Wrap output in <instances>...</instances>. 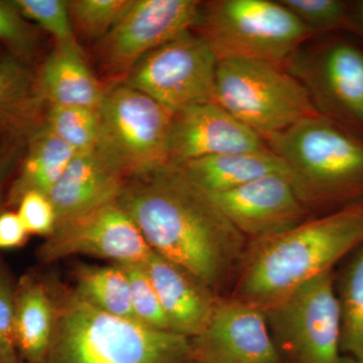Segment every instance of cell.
Segmentation results:
<instances>
[{"mask_svg": "<svg viewBox=\"0 0 363 363\" xmlns=\"http://www.w3.org/2000/svg\"><path fill=\"white\" fill-rule=\"evenodd\" d=\"M149 247L211 289L245 250V236L173 164L130 177L117 198Z\"/></svg>", "mask_w": 363, "mask_h": 363, "instance_id": "cell-1", "label": "cell"}, {"mask_svg": "<svg viewBox=\"0 0 363 363\" xmlns=\"http://www.w3.org/2000/svg\"><path fill=\"white\" fill-rule=\"evenodd\" d=\"M363 243V200L252 240L240 262L234 297L264 310L298 286L333 271Z\"/></svg>", "mask_w": 363, "mask_h": 363, "instance_id": "cell-2", "label": "cell"}, {"mask_svg": "<svg viewBox=\"0 0 363 363\" xmlns=\"http://www.w3.org/2000/svg\"><path fill=\"white\" fill-rule=\"evenodd\" d=\"M54 328L43 363H195L190 338L107 314L51 281Z\"/></svg>", "mask_w": 363, "mask_h": 363, "instance_id": "cell-3", "label": "cell"}, {"mask_svg": "<svg viewBox=\"0 0 363 363\" xmlns=\"http://www.w3.org/2000/svg\"><path fill=\"white\" fill-rule=\"evenodd\" d=\"M308 209L329 212L363 200V138L321 114L264 138Z\"/></svg>", "mask_w": 363, "mask_h": 363, "instance_id": "cell-4", "label": "cell"}, {"mask_svg": "<svg viewBox=\"0 0 363 363\" xmlns=\"http://www.w3.org/2000/svg\"><path fill=\"white\" fill-rule=\"evenodd\" d=\"M196 28L218 61L253 60L281 67L313 35L281 2L271 0L207 2Z\"/></svg>", "mask_w": 363, "mask_h": 363, "instance_id": "cell-5", "label": "cell"}, {"mask_svg": "<svg viewBox=\"0 0 363 363\" xmlns=\"http://www.w3.org/2000/svg\"><path fill=\"white\" fill-rule=\"evenodd\" d=\"M216 104L264 140L319 114L292 74L276 64L253 60L218 61Z\"/></svg>", "mask_w": 363, "mask_h": 363, "instance_id": "cell-6", "label": "cell"}, {"mask_svg": "<svg viewBox=\"0 0 363 363\" xmlns=\"http://www.w3.org/2000/svg\"><path fill=\"white\" fill-rule=\"evenodd\" d=\"M262 311L283 362H340L341 317L334 269L310 279Z\"/></svg>", "mask_w": 363, "mask_h": 363, "instance_id": "cell-7", "label": "cell"}, {"mask_svg": "<svg viewBox=\"0 0 363 363\" xmlns=\"http://www.w3.org/2000/svg\"><path fill=\"white\" fill-rule=\"evenodd\" d=\"M97 147L126 178L169 164L173 113L130 86L105 91Z\"/></svg>", "mask_w": 363, "mask_h": 363, "instance_id": "cell-8", "label": "cell"}, {"mask_svg": "<svg viewBox=\"0 0 363 363\" xmlns=\"http://www.w3.org/2000/svg\"><path fill=\"white\" fill-rule=\"evenodd\" d=\"M322 116L363 138V48L331 35L286 61Z\"/></svg>", "mask_w": 363, "mask_h": 363, "instance_id": "cell-9", "label": "cell"}, {"mask_svg": "<svg viewBox=\"0 0 363 363\" xmlns=\"http://www.w3.org/2000/svg\"><path fill=\"white\" fill-rule=\"evenodd\" d=\"M217 65L206 40L189 30L145 56L123 83L174 114L216 102Z\"/></svg>", "mask_w": 363, "mask_h": 363, "instance_id": "cell-10", "label": "cell"}, {"mask_svg": "<svg viewBox=\"0 0 363 363\" xmlns=\"http://www.w3.org/2000/svg\"><path fill=\"white\" fill-rule=\"evenodd\" d=\"M196 0H135L128 13L97 43L104 70L126 76L145 56L199 23Z\"/></svg>", "mask_w": 363, "mask_h": 363, "instance_id": "cell-11", "label": "cell"}, {"mask_svg": "<svg viewBox=\"0 0 363 363\" xmlns=\"http://www.w3.org/2000/svg\"><path fill=\"white\" fill-rule=\"evenodd\" d=\"M152 252L116 200L82 216L59 221L40 247L39 255L48 264L73 255H87L124 264H143Z\"/></svg>", "mask_w": 363, "mask_h": 363, "instance_id": "cell-12", "label": "cell"}, {"mask_svg": "<svg viewBox=\"0 0 363 363\" xmlns=\"http://www.w3.org/2000/svg\"><path fill=\"white\" fill-rule=\"evenodd\" d=\"M190 340L195 363H284L264 311L238 297L219 298L204 330Z\"/></svg>", "mask_w": 363, "mask_h": 363, "instance_id": "cell-13", "label": "cell"}, {"mask_svg": "<svg viewBox=\"0 0 363 363\" xmlns=\"http://www.w3.org/2000/svg\"><path fill=\"white\" fill-rule=\"evenodd\" d=\"M208 196L252 240L286 233L307 217L308 208L285 174H269L233 190Z\"/></svg>", "mask_w": 363, "mask_h": 363, "instance_id": "cell-14", "label": "cell"}, {"mask_svg": "<svg viewBox=\"0 0 363 363\" xmlns=\"http://www.w3.org/2000/svg\"><path fill=\"white\" fill-rule=\"evenodd\" d=\"M264 138L216 102L195 105L172 117L169 164L267 149Z\"/></svg>", "mask_w": 363, "mask_h": 363, "instance_id": "cell-15", "label": "cell"}, {"mask_svg": "<svg viewBox=\"0 0 363 363\" xmlns=\"http://www.w3.org/2000/svg\"><path fill=\"white\" fill-rule=\"evenodd\" d=\"M142 266L156 290L169 331L190 339L199 335L219 298L213 289L154 250Z\"/></svg>", "mask_w": 363, "mask_h": 363, "instance_id": "cell-16", "label": "cell"}, {"mask_svg": "<svg viewBox=\"0 0 363 363\" xmlns=\"http://www.w3.org/2000/svg\"><path fill=\"white\" fill-rule=\"evenodd\" d=\"M126 180L96 147L75 155L48 197L58 222L68 220L116 201Z\"/></svg>", "mask_w": 363, "mask_h": 363, "instance_id": "cell-17", "label": "cell"}, {"mask_svg": "<svg viewBox=\"0 0 363 363\" xmlns=\"http://www.w3.org/2000/svg\"><path fill=\"white\" fill-rule=\"evenodd\" d=\"M40 89L51 105L98 109L105 89L88 66L77 40L57 43L45 61Z\"/></svg>", "mask_w": 363, "mask_h": 363, "instance_id": "cell-18", "label": "cell"}, {"mask_svg": "<svg viewBox=\"0 0 363 363\" xmlns=\"http://www.w3.org/2000/svg\"><path fill=\"white\" fill-rule=\"evenodd\" d=\"M176 167L207 195L233 190L269 174L286 175L283 162L269 147L201 157Z\"/></svg>", "mask_w": 363, "mask_h": 363, "instance_id": "cell-19", "label": "cell"}, {"mask_svg": "<svg viewBox=\"0 0 363 363\" xmlns=\"http://www.w3.org/2000/svg\"><path fill=\"white\" fill-rule=\"evenodd\" d=\"M54 305L48 284L33 278L21 281L16 293V343L28 363H43L51 343Z\"/></svg>", "mask_w": 363, "mask_h": 363, "instance_id": "cell-20", "label": "cell"}, {"mask_svg": "<svg viewBox=\"0 0 363 363\" xmlns=\"http://www.w3.org/2000/svg\"><path fill=\"white\" fill-rule=\"evenodd\" d=\"M77 152L62 142L47 125L33 136L20 176L13 188V198L20 201L28 192L47 195L65 173Z\"/></svg>", "mask_w": 363, "mask_h": 363, "instance_id": "cell-21", "label": "cell"}, {"mask_svg": "<svg viewBox=\"0 0 363 363\" xmlns=\"http://www.w3.org/2000/svg\"><path fill=\"white\" fill-rule=\"evenodd\" d=\"M335 290L341 317V352L363 363V243L345 259Z\"/></svg>", "mask_w": 363, "mask_h": 363, "instance_id": "cell-22", "label": "cell"}, {"mask_svg": "<svg viewBox=\"0 0 363 363\" xmlns=\"http://www.w3.org/2000/svg\"><path fill=\"white\" fill-rule=\"evenodd\" d=\"M74 278V290L89 304L107 314L135 321L131 307L130 283L119 264H81L76 267Z\"/></svg>", "mask_w": 363, "mask_h": 363, "instance_id": "cell-23", "label": "cell"}, {"mask_svg": "<svg viewBox=\"0 0 363 363\" xmlns=\"http://www.w3.org/2000/svg\"><path fill=\"white\" fill-rule=\"evenodd\" d=\"M47 128L76 152L95 149L99 142V108L51 105Z\"/></svg>", "mask_w": 363, "mask_h": 363, "instance_id": "cell-24", "label": "cell"}, {"mask_svg": "<svg viewBox=\"0 0 363 363\" xmlns=\"http://www.w3.org/2000/svg\"><path fill=\"white\" fill-rule=\"evenodd\" d=\"M135 0H73L69 1L74 32L85 39L99 40L116 28Z\"/></svg>", "mask_w": 363, "mask_h": 363, "instance_id": "cell-25", "label": "cell"}, {"mask_svg": "<svg viewBox=\"0 0 363 363\" xmlns=\"http://www.w3.org/2000/svg\"><path fill=\"white\" fill-rule=\"evenodd\" d=\"M35 80L32 72L18 58L0 61V125L21 113L32 102Z\"/></svg>", "mask_w": 363, "mask_h": 363, "instance_id": "cell-26", "label": "cell"}, {"mask_svg": "<svg viewBox=\"0 0 363 363\" xmlns=\"http://www.w3.org/2000/svg\"><path fill=\"white\" fill-rule=\"evenodd\" d=\"M313 33L346 30L350 2L342 0H279Z\"/></svg>", "mask_w": 363, "mask_h": 363, "instance_id": "cell-27", "label": "cell"}, {"mask_svg": "<svg viewBox=\"0 0 363 363\" xmlns=\"http://www.w3.org/2000/svg\"><path fill=\"white\" fill-rule=\"evenodd\" d=\"M119 266L123 267L130 283L131 307L135 321L150 328L169 331L161 302L142 264Z\"/></svg>", "mask_w": 363, "mask_h": 363, "instance_id": "cell-28", "label": "cell"}, {"mask_svg": "<svg viewBox=\"0 0 363 363\" xmlns=\"http://www.w3.org/2000/svg\"><path fill=\"white\" fill-rule=\"evenodd\" d=\"M23 18L37 23L57 43L76 40L69 13V1L65 0H16L13 1Z\"/></svg>", "mask_w": 363, "mask_h": 363, "instance_id": "cell-29", "label": "cell"}, {"mask_svg": "<svg viewBox=\"0 0 363 363\" xmlns=\"http://www.w3.org/2000/svg\"><path fill=\"white\" fill-rule=\"evenodd\" d=\"M16 292L9 272L0 267V360L20 363L16 343Z\"/></svg>", "mask_w": 363, "mask_h": 363, "instance_id": "cell-30", "label": "cell"}, {"mask_svg": "<svg viewBox=\"0 0 363 363\" xmlns=\"http://www.w3.org/2000/svg\"><path fill=\"white\" fill-rule=\"evenodd\" d=\"M18 216L28 233L49 236L58 223L56 211L49 197L43 193H26L20 199Z\"/></svg>", "mask_w": 363, "mask_h": 363, "instance_id": "cell-31", "label": "cell"}, {"mask_svg": "<svg viewBox=\"0 0 363 363\" xmlns=\"http://www.w3.org/2000/svg\"><path fill=\"white\" fill-rule=\"evenodd\" d=\"M0 40L16 51L32 49L35 35L13 1H0Z\"/></svg>", "mask_w": 363, "mask_h": 363, "instance_id": "cell-32", "label": "cell"}, {"mask_svg": "<svg viewBox=\"0 0 363 363\" xmlns=\"http://www.w3.org/2000/svg\"><path fill=\"white\" fill-rule=\"evenodd\" d=\"M28 234L18 213L6 212L0 215V250L21 247Z\"/></svg>", "mask_w": 363, "mask_h": 363, "instance_id": "cell-33", "label": "cell"}, {"mask_svg": "<svg viewBox=\"0 0 363 363\" xmlns=\"http://www.w3.org/2000/svg\"><path fill=\"white\" fill-rule=\"evenodd\" d=\"M20 156L21 149L18 147H9L0 152V201L4 186L13 174Z\"/></svg>", "mask_w": 363, "mask_h": 363, "instance_id": "cell-34", "label": "cell"}, {"mask_svg": "<svg viewBox=\"0 0 363 363\" xmlns=\"http://www.w3.org/2000/svg\"><path fill=\"white\" fill-rule=\"evenodd\" d=\"M346 32L358 35L363 40V0L350 2Z\"/></svg>", "mask_w": 363, "mask_h": 363, "instance_id": "cell-35", "label": "cell"}, {"mask_svg": "<svg viewBox=\"0 0 363 363\" xmlns=\"http://www.w3.org/2000/svg\"><path fill=\"white\" fill-rule=\"evenodd\" d=\"M339 363H360L357 362V360L352 359V358L348 357H341L340 362Z\"/></svg>", "mask_w": 363, "mask_h": 363, "instance_id": "cell-36", "label": "cell"}, {"mask_svg": "<svg viewBox=\"0 0 363 363\" xmlns=\"http://www.w3.org/2000/svg\"><path fill=\"white\" fill-rule=\"evenodd\" d=\"M0 363H6V362H1V360H0Z\"/></svg>", "mask_w": 363, "mask_h": 363, "instance_id": "cell-37", "label": "cell"}]
</instances>
